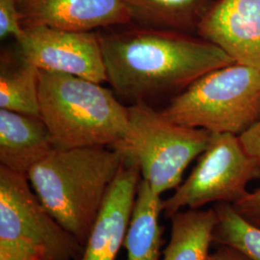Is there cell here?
<instances>
[{
  "instance_id": "cell-1",
  "label": "cell",
  "mask_w": 260,
  "mask_h": 260,
  "mask_svg": "<svg viewBox=\"0 0 260 260\" xmlns=\"http://www.w3.org/2000/svg\"><path fill=\"white\" fill-rule=\"evenodd\" d=\"M99 35L107 82L132 104L173 99L201 76L235 63L195 34L128 24Z\"/></svg>"
},
{
  "instance_id": "cell-2",
  "label": "cell",
  "mask_w": 260,
  "mask_h": 260,
  "mask_svg": "<svg viewBox=\"0 0 260 260\" xmlns=\"http://www.w3.org/2000/svg\"><path fill=\"white\" fill-rule=\"evenodd\" d=\"M122 163L109 147L55 148L27 177L47 211L84 247Z\"/></svg>"
},
{
  "instance_id": "cell-3",
  "label": "cell",
  "mask_w": 260,
  "mask_h": 260,
  "mask_svg": "<svg viewBox=\"0 0 260 260\" xmlns=\"http://www.w3.org/2000/svg\"><path fill=\"white\" fill-rule=\"evenodd\" d=\"M40 117L56 149L114 147L128 129V109L102 84L39 71Z\"/></svg>"
},
{
  "instance_id": "cell-4",
  "label": "cell",
  "mask_w": 260,
  "mask_h": 260,
  "mask_svg": "<svg viewBox=\"0 0 260 260\" xmlns=\"http://www.w3.org/2000/svg\"><path fill=\"white\" fill-rule=\"evenodd\" d=\"M128 129L112 149L139 168L157 195L177 189L188 166L208 146L211 132L171 121L148 103L127 106Z\"/></svg>"
},
{
  "instance_id": "cell-5",
  "label": "cell",
  "mask_w": 260,
  "mask_h": 260,
  "mask_svg": "<svg viewBox=\"0 0 260 260\" xmlns=\"http://www.w3.org/2000/svg\"><path fill=\"white\" fill-rule=\"evenodd\" d=\"M162 113L179 124L241 136L260 120V72L233 63L201 76Z\"/></svg>"
},
{
  "instance_id": "cell-6",
  "label": "cell",
  "mask_w": 260,
  "mask_h": 260,
  "mask_svg": "<svg viewBox=\"0 0 260 260\" xmlns=\"http://www.w3.org/2000/svg\"><path fill=\"white\" fill-rule=\"evenodd\" d=\"M83 246L41 203L26 175L0 166V260H80Z\"/></svg>"
},
{
  "instance_id": "cell-7",
  "label": "cell",
  "mask_w": 260,
  "mask_h": 260,
  "mask_svg": "<svg viewBox=\"0 0 260 260\" xmlns=\"http://www.w3.org/2000/svg\"><path fill=\"white\" fill-rule=\"evenodd\" d=\"M256 179H260V165L244 148L240 137L211 133L189 177L163 200V214L171 218L179 211L210 204L233 205L249 193L248 186Z\"/></svg>"
},
{
  "instance_id": "cell-8",
  "label": "cell",
  "mask_w": 260,
  "mask_h": 260,
  "mask_svg": "<svg viewBox=\"0 0 260 260\" xmlns=\"http://www.w3.org/2000/svg\"><path fill=\"white\" fill-rule=\"evenodd\" d=\"M16 41L19 53L39 71L107 82L99 33L28 25Z\"/></svg>"
},
{
  "instance_id": "cell-9",
  "label": "cell",
  "mask_w": 260,
  "mask_h": 260,
  "mask_svg": "<svg viewBox=\"0 0 260 260\" xmlns=\"http://www.w3.org/2000/svg\"><path fill=\"white\" fill-rule=\"evenodd\" d=\"M197 35L260 72V0H216Z\"/></svg>"
},
{
  "instance_id": "cell-10",
  "label": "cell",
  "mask_w": 260,
  "mask_h": 260,
  "mask_svg": "<svg viewBox=\"0 0 260 260\" xmlns=\"http://www.w3.org/2000/svg\"><path fill=\"white\" fill-rule=\"evenodd\" d=\"M18 5L22 27L93 31L132 23L123 0H18Z\"/></svg>"
},
{
  "instance_id": "cell-11",
  "label": "cell",
  "mask_w": 260,
  "mask_h": 260,
  "mask_svg": "<svg viewBox=\"0 0 260 260\" xmlns=\"http://www.w3.org/2000/svg\"><path fill=\"white\" fill-rule=\"evenodd\" d=\"M141 179L139 168L123 160L84 245L80 260H116L123 247Z\"/></svg>"
},
{
  "instance_id": "cell-12",
  "label": "cell",
  "mask_w": 260,
  "mask_h": 260,
  "mask_svg": "<svg viewBox=\"0 0 260 260\" xmlns=\"http://www.w3.org/2000/svg\"><path fill=\"white\" fill-rule=\"evenodd\" d=\"M54 149L41 117L0 109V166L27 176Z\"/></svg>"
},
{
  "instance_id": "cell-13",
  "label": "cell",
  "mask_w": 260,
  "mask_h": 260,
  "mask_svg": "<svg viewBox=\"0 0 260 260\" xmlns=\"http://www.w3.org/2000/svg\"><path fill=\"white\" fill-rule=\"evenodd\" d=\"M163 200L141 179L123 247L126 260H161L163 228L160 215Z\"/></svg>"
},
{
  "instance_id": "cell-14",
  "label": "cell",
  "mask_w": 260,
  "mask_h": 260,
  "mask_svg": "<svg viewBox=\"0 0 260 260\" xmlns=\"http://www.w3.org/2000/svg\"><path fill=\"white\" fill-rule=\"evenodd\" d=\"M170 219V240L161 260H207L217 223L214 207L185 209Z\"/></svg>"
},
{
  "instance_id": "cell-15",
  "label": "cell",
  "mask_w": 260,
  "mask_h": 260,
  "mask_svg": "<svg viewBox=\"0 0 260 260\" xmlns=\"http://www.w3.org/2000/svg\"><path fill=\"white\" fill-rule=\"evenodd\" d=\"M132 22L197 35L200 23L216 0H123Z\"/></svg>"
},
{
  "instance_id": "cell-16",
  "label": "cell",
  "mask_w": 260,
  "mask_h": 260,
  "mask_svg": "<svg viewBox=\"0 0 260 260\" xmlns=\"http://www.w3.org/2000/svg\"><path fill=\"white\" fill-rule=\"evenodd\" d=\"M0 109L40 117L39 70L20 53H1Z\"/></svg>"
},
{
  "instance_id": "cell-17",
  "label": "cell",
  "mask_w": 260,
  "mask_h": 260,
  "mask_svg": "<svg viewBox=\"0 0 260 260\" xmlns=\"http://www.w3.org/2000/svg\"><path fill=\"white\" fill-rule=\"evenodd\" d=\"M213 207L217 215L213 243L238 250L251 260H260V229L244 220L230 204Z\"/></svg>"
},
{
  "instance_id": "cell-18",
  "label": "cell",
  "mask_w": 260,
  "mask_h": 260,
  "mask_svg": "<svg viewBox=\"0 0 260 260\" xmlns=\"http://www.w3.org/2000/svg\"><path fill=\"white\" fill-rule=\"evenodd\" d=\"M23 27L19 15L18 0H0V38H15L21 35Z\"/></svg>"
},
{
  "instance_id": "cell-19",
  "label": "cell",
  "mask_w": 260,
  "mask_h": 260,
  "mask_svg": "<svg viewBox=\"0 0 260 260\" xmlns=\"http://www.w3.org/2000/svg\"><path fill=\"white\" fill-rule=\"evenodd\" d=\"M232 205L244 220L260 229V187Z\"/></svg>"
},
{
  "instance_id": "cell-20",
  "label": "cell",
  "mask_w": 260,
  "mask_h": 260,
  "mask_svg": "<svg viewBox=\"0 0 260 260\" xmlns=\"http://www.w3.org/2000/svg\"><path fill=\"white\" fill-rule=\"evenodd\" d=\"M239 137L248 153L260 165V120Z\"/></svg>"
},
{
  "instance_id": "cell-21",
  "label": "cell",
  "mask_w": 260,
  "mask_h": 260,
  "mask_svg": "<svg viewBox=\"0 0 260 260\" xmlns=\"http://www.w3.org/2000/svg\"><path fill=\"white\" fill-rule=\"evenodd\" d=\"M207 260H251L238 250L231 247L218 245V248L210 252Z\"/></svg>"
}]
</instances>
